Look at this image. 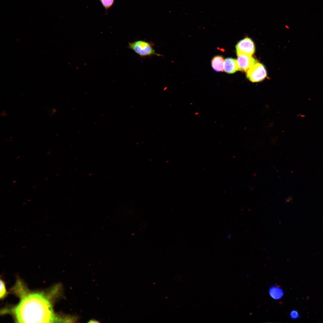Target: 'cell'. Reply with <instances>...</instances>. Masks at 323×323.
Here are the masks:
<instances>
[{"instance_id": "obj_1", "label": "cell", "mask_w": 323, "mask_h": 323, "mask_svg": "<svg viewBox=\"0 0 323 323\" xmlns=\"http://www.w3.org/2000/svg\"><path fill=\"white\" fill-rule=\"evenodd\" d=\"M13 313L19 322H52L57 319L50 302L39 293H31L23 297Z\"/></svg>"}, {"instance_id": "obj_2", "label": "cell", "mask_w": 323, "mask_h": 323, "mask_svg": "<svg viewBox=\"0 0 323 323\" xmlns=\"http://www.w3.org/2000/svg\"><path fill=\"white\" fill-rule=\"evenodd\" d=\"M154 44L143 40H138L128 43V48L132 50L141 57H150L153 55L162 56L156 53L153 48Z\"/></svg>"}, {"instance_id": "obj_3", "label": "cell", "mask_w": 323, "mask_h": 323, "mask_svg": "<svg viewBox=\"0 0 323 323\" xmlns=\"http://www.w3.org/2000/svg\"><path fill=\"white\" fill-rule=\"evenodd\" d=\"M266 71L264 65L257 63L252 65L246 71L247 78L253 82L263 80L266 76Z\"/></svg>"}, {"instance_id": "obj_4", "label": "cell", "mask_w": 323, "mask_h": 323, "mask_svg": "<svg viewBox=\"0 0 323 323\" xmlns=\"http://www.w3.org/2000/svg\"><path fill=\"white\" fill-rule=\"evenodd\" d=\"M236 48L237 56L241 55L252 56L255 51L254 42L248 38L240 40L236 45Z\"/></svg>"}, {"instance_id": "obj_5", "label": "cell", "mask_w": 323, "mask_h": 323, "mask_svg": "<svg viewBox=\"0 0 323 323\" xmlns=\"http://www.w3.org/2000/svg\"><path fill=\"white\" fill-rule=\"evenodd\" d=\"M237 57V61L238 70L247 71L252 65L257 63L256 60L252 56L241 55Z\"/></svg>"}, {"instance_id": "obj_6", "label": "cell", "mask_w": 323, "mask_h": 323, "mask_svg": "<svg viewBox=\"0 0 323 323\" xmlns=\"http://www.w3.org/2000/svg\"><path fill=\"white\" fill-rule=\"evenodd\" d=\"M223 70L228 74H233L238 71L237 60L230 58L225 59L224 64Z\"/></svg>"}, {"instance_id": "obj_7", "label": "cell", "mask_w": 323, "mask_h": 323, "mask_svg": "<svg viewBox=\"0 0 323 323\" xmlns=\"http://www.w3.org/2000/svg\"><path fill=\"white\" fill-rule=\"evenodd\" d=\"M224 62V60L222 57L220 56H216L212 60V67L216 71H223Z\"/></svg>"}, {"instance_id": "obj_8", "label": "cell", "mask_w": 323, "mask_h": 323, "mask_svg": "<svg viewBox=\"0 0 323 323\" xmlns=\"http://www.w3.org/2000/svg\"><path fill=\"white\" fill-rule=\"evenodd\" d=\"M269 293L270 296L275 299H281L284 294L282 289L280 287L275 285L270 288Z\"/></svg>"}, {"instance_id": "obj_9", "label": "cell", "mask_w": 323, "mask_h": 323, "mask_svg": "<svg viewBox=\"0 0 323 323\" xmlns=\"http://www.w3.org/2000/svg\"><path fill=\"white\" fill-rule=\"evenodd\" d=\"M100 1L105 9L107 10L113 5L115 0H100Z\"/></svg>"}, {"instance_id": "obj_10", "label": "cell", "mask_w": 323, "mask_h": 323, "mask_svg": "<svg viewBox=\"0 0 323 323\" xmlns=\"http://www.w3.org/2000/svg\"><path fill=\"white\" fill-rule=\"evenodd\" d=\"M7 294V292L5 287L4 282L1 280H0V298H3Z\"/></svg>"}, {"instance_id": "obj_11", "label": "cell", "mask_w": 323, "mask_h": 323, "mask_svg": "<svg viewBox=\"0 0 323 323\" xmlns=\"http://www.w3.org/2000/svg\"><path fill=\"white\" fill-rule=\"evenodd\" d=\"M290 318L293 319H297L299 317L298 312L295 310H292L290 313Z\"/></svg>"}, {"instance_id": "obj_12", "label": "cell", "mask_w": 323, "mask_h": 323, "mask_svg": "<svg viewBox=\"0 0 323 323\" xmlns=\"http://www.w3.org/2000/svg\"><path fill=\"white\" fill-rule=\"evenodd\" d=\"M88 322L89 323H99V322H98V321L97 320H95L94 319H92L90 320Z\"/></svg>"}]
</instances>
